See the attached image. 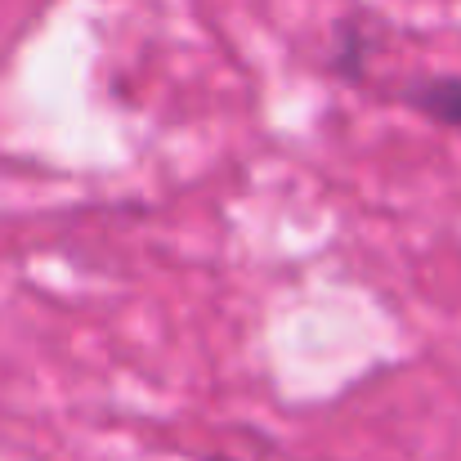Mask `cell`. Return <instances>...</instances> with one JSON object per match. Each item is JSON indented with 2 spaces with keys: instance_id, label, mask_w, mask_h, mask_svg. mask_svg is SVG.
I'll list each match as a JSON object with an SVG mask.
<instances>
[{
  "instance_id": "cell-1",
  "label": "cell",
  "mask_w": 461,
  "mask_h": 461,
  "mask_svg": "<svg viewBox=\"0 0 461 461\" xmlns=\"http://www.w3.org/2000/svg\"><path fill=\"white\" fill-rule=\"evenodd\" d=\"M390 104H403L412 108L417 117L444 126V131H461V77H417V81H399L385 90Z\"/></svg>"
},
{
  "instance_id": "cell-2",
  "label": "cell",
  "mask_w": 461,
  "mask_h": 461,
  "mask_svg": "<svg viewBox=\"0 0 461 461\" xmlns=\"http://www.w3.org/2000/svg\"><path fill=\"white\" fill-rule=\"evenodd\" d=\"M372 45H376V36H372L367 23H358V18H340V23L331 27V36H327L322 68H327L336 81H345V86H363V81H367Z\"/></svg>"
}]
</instances>
